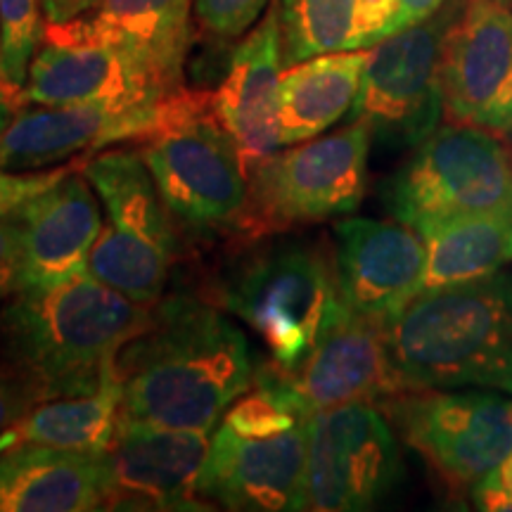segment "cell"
Returning a JSON list of instances; mask_svg holds the SVG:
<instances>
[{
  "instance_id": "1",
  "label": "cell",
  "mask_w": 512,
  "mask_h": 512,
  "mask_svg": "<svg viewBox=\"0 0 512 512\" xmlns=\"http://www.w3.org/2000/svg\"><path fill=\"white\" fill-rule=\"evenodd\" d=\"M254 375L245 332L192 294L159 299L114 368L128 418L204 434L216 430Z\"/></svg>"
},
{
  "instance_id": "2",
  "label": "cell",
  "mask_w": 512,
  "mask_h": 512,
  "mask_svg": "<svg viewBox=\"0 0 512 512\" xmlns=\"http://www.w3.org/2000/svg\"><path fill=\"white\" fill-rule=\"evenodd\" d=\"M152 306L88 271L24 287L0 309V358L34 384L41 401L98 392L114 380L121 349L145 328Z\"/></svg>"
},
{
  "instance_id": "3",
  "label": "cell",
  "mask_w": 512,
  "mask_h": 512,
  "mask_svg": "<svg viewBox=\"0 0 512 512\" xmlns=\"http://www.w3.org/2000/svg\"><path fill=\"white\" fill-rule=\"evenodd\" d=\"M384 335L403 394H512V278L503 271L420 292L384 325Z\"/></svg>"
},
{
  "instance_id": "4",
  "label": "cell",
  "mask_w": 512,
  "mask_h": 512,
  "mask_svg": "<svg viewBox=\"0 0 512 512\" xmlns=\"http://www.w3.org/2000/svg\"><path fill=\"white\" fill-rule=\"evenodd\" d=\"M313 411L273 361L256 366L252 387L211 432L200 494L226 510H304Z\"/></svg>"
},
{
  "instance_id": "5",
  "label": "cell",
  "mask_w": 512,
  "mask_h": 512,
  "mask_svg": "<svg viewBox=\"0 0 512 512\" xmlns=\"http://www.w3.org/2000/svg\"><path fill=\"white\" fill-rule=\"evenodd\" d=\"M264 342L268 361L290 370L309 354L339 302L335 252L290 233L242 240L202 294Z\"/></svg>"
},
{
  "instance_id": "6",
  "label": "cell",
  "mask_w": 512,
  "mask_h": 512,
  "mask_svg": "<svg viewBox=\"0 0 512 512\" xmlns=\"http://www.w3.org/2000/svg\"><path fill=\"white\" fill-rule=\"evenodd\" d=\"M136 143L176 221L235 233L249 176L211 107V93L181 86L164 95L155 124Z\"/></svg>"
},
{
  "instance_id": "7",
  "label": "cell",
  "mask_w": 512,
  "mask_h": 512,
  "mask_svg": "<svg viewBox=\"0 0 512 512\" xmlns=\"http://www.w3.org/2000/svg\"><path fill=\"white\" fill-rule=\"evenodd\" d=\"M505 138L446 121L382 183L384 209L425 238L446 223L512 211V159Z\"/></svg>"
},
{
  "instance_id": "8",
  "label": "cell",
  "mask_w": 512,
  "mask_h": 512,
  "mask_svg": "<svg viewBox=\"0 0 512 512\" xmlns=\"http://www.w3.org/2000/svg\"><path fill=\"white\" fill-rule=\"evenodd\" d=\"M79 169L110 219L88 256V273L133 302L157 304L178 256V235L143 155L105 147L81 159Z\"/></svg>"
},
{
  "instance_id": "9",
  "label": "cell",
  "mask_w": 512,
  "mask_h": 512,
  "mask_svg": "<svg viewBox=\"0 0 512 512\" xmlns=\"http://www.w3.org/2000/svg\"><path fill=\"white\" fill-rule=\"evenodd\" d=\"M370 147L373 133L366 121L351 119L330 136L273 152L249 174L247 204L235 235L264 238L354 214L368 190Z\"/></svg>"
},
{
  "instance_id": "10",
  "label": "cell",
  "mask_w": 512,
  "mask_h": 512,
  "mask_svg": "<svg viewBox=\"0 0 512 512\" xmlns=\"http://www.w3.org/2000/svg\"><path fill=\"white\" fill-rule=\"evenodd\" d=\"M460 5L463 0H446L432 17L394 31L370 48L351 119L366 121L373 143L406 150L441 126V46Z\"/></svg>"
},
{
  "instance_id": "11",
  "label": "cell",
  "mask_w": 512,
  "mask_h": 512,
  "mask_svg": "<svg viewBox=\"0 0 512 512\" xmlns=\"http://www.w3.org/2000/svg\"><path fill=\"white\" fill-rule=\"evenodd\" d=\"M380 408L451 491H472L512 453V401L503 396L422 389L394 396Z\"/></svg>"
},
{
  "instance_id": "12",
  "label": "cell",
  "mask_w": 512,
  "mask_h": 512,
  "mask_svg": "<svg viewBox=\"0 0 512 512\" xmlns=\"http://www.w3.org/2000/svg\"><path fill=\"white\" fill-rule=\"evenodd\" d=\"M171 88L93 24L91 15L46 24L17 102L24 105L138 107L162 100Z\"/></svg>"
},
{
  "instance_id": "13",
  "label": "cell",
  "mask_w": 512,
  "mask_h": 512,
  "mask_svg": "<svg viewBox=\"0 0 512 512\" xmlns=\"http://www.w3.org/2000/svg\"><path fill=\"white\" fill-rule=\"evenodd\" d=\"M399 479V444L380 406L358 401L311 415L304 510H370Z\"/></svg>"
},
{
  "instance_id": "14",
  "label": "cell",
  "mask_w": 512,
  "mask_h": 512,
  "mask_svg": "<svg viewBox=\"0 0 512 512\" xmlns=\"http://www.w3.org/2000/svg\"><path fill=\"white\" fill-rule=\"evenodd\" d=\"M444 119L512 136V10L505 0H463L439 60Z\"/></svg>"
},
{
  "instance_id": "15",
  "label": "cell",
  "mask_w": 512,
  "mask_h": 512,
  "mask_svg": "<svg viewBox=\"0 0 512 512\" xmlns=\"http://www.w3.org/2000/svg\"><path fill=\"white\" fill-rule=\"evenodd\" d=\"M211 434L128 418L107 451L110 496L105 510H207L200 479Z\"/></svg>"
},
{
  "instance_id": "16",
  "label": "cell",
  "mask_w": 512,
  "mask_h": 512,
  "mask_svg": "<svg viewBox=\"0 0 512 512\" xmlns=\"http://www.w3.org/2000/svg\"><path fill=\"white\" fill-rule=\"evenodd\" d=\"M283 373L313 413L358 401L382 406L403 394L389 358L384 323L349 309L342 297L332 306L309 354Z\"/></svg>"
},
{
  "instance_id": "17",
  "label": "cell",
  "mask_w": 512,
  "mask_h": 512,
  "mask_svg": "<svg viewBox=\"0 0 512 512\" xmlns=\"http://www.w3.org/2000/svg\"><path fill=\"white\" fill-rule=\"evenodd\" d=\"M337 285L344 304L387 325L422 292L425 238L401 221L344 219L335 228Z\"/></svg>"
},
{
  "instance_id": "18",
  "label": "cell",
  "mask_w": 512,
  "mask_h": 512,
  "mask_svg": "<svg viewBox=\"0 0 512 512\" xmlns=\"http://www.w3.org/2000/svg\"><path fill=\"white\" fill-rule=\"evenodd\" d=\"M157 110L159 100L138 107L24 105L0 133V171L53 169L114 143H136L155 124Z\"/></svg>"
},
{
  "instance_id": "19",
  "label": "cell",
  "mask_w": 512,
  "mask_h": 512,
  "mask_svg": "<svg viewBox=\"0 0 512 512\" xmlns=\"http://www.w3.org/2000/svg\"><path fill=\"white\" fill-rule=\"evenodd\" d=\"M280 74V10L278 0H273L259 24L242 36L221 86L211 93V107L238 147L247 176L283 147L278 121Z\"/></svg>"
},
{
  "instance_id": "20",
  "label": "cell",
  "mask_w": 512,
  "mask_h": 512,
  "mask_svg": "<svg viewBox=\"0 0 512 512\" xmlns=\"http://www.w3.org/2000/svg\"><path fill=\"white\" fill-rule=\"evenodd\" d=\"M98 200L88 178L74 169L12 211L22 238V290L88 271V256L102 230Z\"/></svg>"
},
{
  "instance_id": "21",
  "label": "cell",
  "mask_w": 512,
  "mask_h": 512,
  "mask_svg": "<svg viewBox=\"0 0 512 512\" xmlns=\"http://www.w3.org/2000/svg\"><path fill=\"white\" fill-rule=\"evenodd\" d=\"M107 496V453L31 444L0 451V512L105 510Z\"/></svg>"
},
{
  "instance_id": "22",
  "label": "cell",
  "mask_w": 512,
  "mask_h": 512,
  "mask_svg": "<svg viewBox=\"0 0 512 512\" xmlns=\"http://www.w3.org/2000/svg\"><path fill=\"white\" fill-rule=\"evenodd\" d=\"M283 67L373 48L406 27L396 0H278Z\"/></svg>"
},
{
  "instance_id": "23",
  "label": "cell",
  "mask_w": 512,
  "mask_h": 512,
  "mask_svg": "<svg viewBox=\"0 0 512 512\" xmlns=\"http://www.w3.org/2000/svg\"><path fill=\"white\" fill-rule=\"evenodd\" d=\"M370 48L325 53L283 67L278 121L283 147L323 136L354 110Z\"/></svg>"
},
{
  "instance_id": "24",
  "label": "cell",
  "mask_w": 512,
  "mask_h": 512,
  "mask_svg": "<svg viewBox=\"0 0 512 512\" xmlns=\"http://www.w3.org/2000/svg\"><path fill=\"white\" fill-rule=\"evenodd\" d=\"M124 420V396L117 380L98 392L62 396L36 403L12 430L0 437V451L10 446H50L76 453H107Z\"/></svg>"
},
{
  "instance_id": "25",
  "label": "cell",
  "mask_w": 512,
  "mask_h": 512,
  "mask_svg": "<svg viewBox=\"0 0 512 512\" xmlns=\"http://www.w3.org/2000/svg\"><path fill=\"white\" fill-rule=\"evenodd\" d=\"M192 12V0H100L91 19L176 91L190 48Z\"/></svg>"
},
{
  "instance_id": "26",
  "label": "cell",
  "mask_w": 512,
  "mask_h": 512,
  "mask_svg": "<svg viewBox=\"0 0 512 512\" xmlns=\"http://www.w3.org/2000/svg\"><path fill=\"white\" fill-rule=\"evenodd\" d=\"M422 292L501 273L512 261V211L446 223L425 235Z\"/></svg>"
},
{
  "instance_id": "27",
  "label": "cell",
  "mask_w": 512,
  "mask_h": 512,
  "mask_svg": "<svg viewBox=\"0 0 512 512\" xmlns=\"http://www.w3.org/2000/svg\"><path fill=\"white\" fill-rule=\"evenodd\" d=\"M41 0H0V48H3L5 74L12 86L22 88L29 64L43 38Z\"/></svg>"
},
{
  "instance_id": "28",
  "label": "cell",
  "mask_w": 512,
  "mask_h": 512,
  "mask_svg": "<svg viewBox=\"0 0 512 512\" xmlns=\"http://www.w3.org/2000/svg\"><path fill=\"white\" fill-rule=\"evenodd\" d=\"M273 0H192L197 24L216 38H238L264 17Z\"/></svg>"
},
{
  "instance_id": "29",
  "label": "cell",
  "mask_w": 512,
  "mask_h": 512,
  "mask_svg": "<svg viewBox=\"0 0 512 512\" xmlns=\"http://www.w3.org/2000/svg\"><path fill=\"white\" fill-rule=\"evenodd\" d=\"M74 169H79V162L60 164L41 171H22V174L0 171V216H10L24 202L34 200L36 195H41L43 190H48L50 185H55Z\"/></svg>"
},
{
  "instance_id": "30",
  "label": "cell",
  "mask_w": 512,
  "mask_h": 512,
  "mask_svg": "<svg viewBox=\"0 0 512 512\" xmlns=\"http://www.w3.org/2000/svg\"><path fill=\"white\" fill-rule=\"evenodd\" d=\"M41 403V396L27 377L0 358V437L12 430L31 408Z\"/></svg>"
},
{
  "instance_id": "31",
  "label": "cell",
  "mask_w": 512,
  "mask_h": 512,
  "mask_svg": "<svg viewBox=\"0 0 512 512\" xmlns=\"http://www.w3.org/2000/svg\"><path fill=\"white\" fill-rule=\"evenodd\" d=\"M22 290V238L15 216H0V304Z\"/></svg>"
},
{
  "instance_id": "32",
  "label": "cell",
  "mask_w": 512,
  "mask_h": 512,
  "mask_svg": "<svg viewBox=\"0 0 512 512\" xmlns=\"http://www.w3.org/2000/svg\"><path fill=\"white\" fill-rule=\"evenodd\" d=\"M470 494L477 510L512 512V453L479 479Z\"/></svg>"
},
{
  "instance_id": "33",
  "label": "cell",
  "mask_w": 512,
  "mask_h": 512,
  "mask_svg": "<svg viewBox=\"0 0 512 512\" xmlns=\"http://www.w3.org/2000/svg\"><path fill=\"white\" fill-rule=\"evenodd\" d=\"M100 0H41L43 15L48 24L72 22L76 17L91 15L98 8Z\"/></svg>"
},
{
  "instance_id": "34",
  "label": "cell",
  "mask_w": 512,
  "mask_h": 512,
  "mask_svg": "<svg viewBox=\"0 0 512 512\" xmlns=\"http://www.w3.org/2000/svg\"><path fill=\"white\" fill-rule=\"evenodd\" d=\"M396 3H399V8L403 12L406 27H411V24H418L422 19L432 17L446 0H396Z\"/></svg>"
},
{
  "instance_id": "35",
  "label": "cell",
  "mask_w": 512,
  "mask_h": 512,
  "mask_svg": "<svg viewBox=\"0 0 512 512\" xmlns=\"http://www.w3.org/2000/svg\"><path fill=\"white\" fill-rule=\"evenodd\" d=\"M17 88H12L10 83L0 81V133L10 126L12 117L19 110V102H17Z\"/></svg>"
},
{
  "instance_id": "36",
  "label": "cell",
  "mask_w": 512,
  "mask_h": 512,
  "mask_svg": "<svg viewBox=\"0 0 512 512\" xmlns=\"http://www.w3.org/2000/svg\"><path fill=\"white\" fill-rule=\"evenodd\" d=\"M0 81H5V83H10V79H8V74H5V64H3V48H0ZM12 86V83H10ZM15 88V86H12Z\"/></svg>"
},
{
  "instance_id": "37",
  "label": "cell",
  "mask_w": 512,
  "mask_h": 512,
  "mask_svg": "<svg viewBox=\"0 0 512 512\" xmlns=\"http://www.w3.org/2000/svg\"><path fill=\"white\" fill-rule=\"evenodd\" d=\"M508 150H510V159H512V145H508Z\"/></svg>"
}]
</instances>
